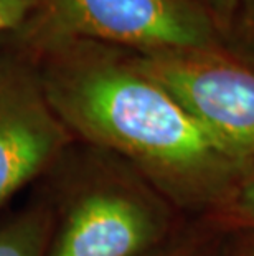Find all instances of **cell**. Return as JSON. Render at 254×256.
<instances>
[{
	"label": "cell",
	"instance_id": "7a4b0ae2",
	"mask_svg": "<svg viewBox=\"0 0 254 256\" xmlns=\"http://www.w3.org/2000/svg\"><path fill=\"white\" fill-rule=\"evenodd\" d=\"M50 206L45 256H144L188 218L112 152L73 140L45 177Z\"/></svg>",
	"mask_w": 254,
	"mask_h": 256
},
{
	"label": "cell",
	"instance_id": "5b68a950",
	"mask_svg": "<svg viewBox=\"0 0 254 256\" xmlns=\"http://www.w3.org/2000/svg\"><path fill=\"white\" fill-rule=\"evenodd\" d=\"M73 140L46 100L33 53L0 56V214Z\"/></svg>",
	"mask_w": 254,
	"mask_h": 256
},
{
	"label": "cell",
	"instance_id": "3957f363",
	"mask_svg": "<svg viewBox=\"0 0 254 256\" xmlns=\"http://www.w3.org/2000/svg\"><path fill=\"white\" fill-rule=\"evenodd\" d=\"M25 43L91 40L139 55L230 50L193 0H38ZM36 7V8H38Z\"/></svg>",
	"mask_w": 254,
	"mask_h": 256
},
{
	"label": "cell",
	"instance_id": "9c48e42d",
	"mask_svg": "<svg viewBox=\"0 0 254 256\" xmlns=\"http://www.w3.org/2000/svg\"><path fill=\"white\" fill-rule=\"evenodd\" d=\"M193 2L205 10V14L212 18L218 32L228 42L235 22L238 0H193Z\"/></svg>",
	"mask_w": 254,
	"mask_h": 256
},
{
	"label": "cell",
	"instance_id": "6da1fadb",
	"mask_svg": "<svg viewBox=\"0 0 254 256\" xmlns=\"http://www.w3.org/2000/svg\"><path fill=\"white\" fill-rule=\"evenodd\" d=\"M26 46L74 140L119 156L185 216L216 218L225 210L251 164L216 147L134 52L69 38Z\"/></svg>",
	"mask_w": 254,
	"mask_h": 256
},
{
	"label": "cell",
	"instance_id": "277c9868",
	"mask_svg": "<svg viewBox=\"0 0 254 256\" xmlns=\"http://www.w3.org/2000/svg\"><path fill=\"white\" fill-rule=\"evenodd\" d=\"M139 66L170 91L228 156L254 162V66L221 52L134 53Z\"/></svg>",
	"mask_w": 254,
	"mask_h": 256
},
{
	"label": "cell",
	"instance_id": "8fae6325",
	"mask_svg": "<svg viewBox=\"0 0 254 256\" xmlns=\"http://www.w3.org/2000/svg\"><path fill=\"white\" fill-rule=\"evenodd\" d=\"M228 256H254V228H228Z\"/></svg>",
	"mask_w": 254,
	"mask_h": 256
},
{
	"label": "cell",
	"instance_id": "4fadbf2b",
	"mask_svg": "<svg viewBox=\"0 0 254 256\" xmlns=\"http://www.w3.org/2000/svg\"><path fill=\"white\" fill-rule=\"evenodd\" d=\"M20 25H21V22L17 17H13L12 14L5 12V10H0V32L13 30Z\"/></svg>",
	"mask_w": 254,
	"mask_h": 256
},
{
	"label": "cell",
	"instance_id": "7c38bea8",
	"mask_svg": "<svg viewBox=\"0 0 254 256\" xmlns=\"http://www.w3.org/2000/svg\"><path fill=\"white\" fill-rule=\"evenodd\" d=\"M38 7V0H0V10L12 14L21 24Z\"/></svg>",
	"mask_w": 254,
	"mask_h": 256
},
{
	"label": "cell",
	"instance_id": "30bf717a",
	"mask_svg": "<svg viewBox=\"0 0 254 256\" xmlns=\"http://www.w3.org/2000/svg\"><path fill=\"white\" fill-rule=\"evenodd\" d=\"M233 36L254 50V0H238L235 22L230 34V38Z\"/></svg>",
	"mask_w": 254,
	"mask_h": 256
},
{
	"label": "cell",
	"instance_id": "ba28073f",
	"mask_svg": "<svg viewBox=\"0 0 254 256\" xmlns=\"http://www.w3.org/2000/svg\"><path fill=\"white\" fill-rule=\"evenodd\" d=\"M213 220L221 223L226 228H254V162L238 184L230 204Z\"/></svg>",
	"mask_w": 254,
	"mask_h": 256
},
{
	"label": "cell",
	"instance_id": "52a82bcc",
	"mask_svg": "<svg viewBox=\"0 0 254 256\" xmlns=\"http://www.w3.org/2000/svg\"><path fill=\"white\" fill-rule=\"evenodd\" d=\"M144 256H228V228L213 218H188L174 236Z\"/></svg>",
	"mask_w": 254,
	"mask_h": 256
},
{
	"label": "cell",
	"instance_id": "8992f818",
	"mask_svg": "<svg viewBox=\"0 0 254 256\" xmlns=\"http://www.w3.org/2000/svg\"><path fill=\"white\" fill-rule=\"evenodd\" d=\"M50 226V206L45 195L36 192L0 222V256H45Z\"/></svg>",
	"mask_w": 254,
	"mask_h": 256
}]
</instances>
